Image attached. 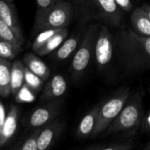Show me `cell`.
Segmentation results:
<instances>
[{"label": "cell", "mask_w": 150, "mask_h": 150, "mask_svg": "<svg viewBox=\"0 0 150 150\" xmlns=\"http://www.w3.org/2000/svg\"><path fill=\"white\" fill-rule=\"evenodd\" d=\"M23 62L25 66L33 74L41 78L44 82L50 76V69L35 53H27L24 55Z\"/></svg>", "instance_id": "15"}, {"label": "cell", "mask_w": 150, "mask_h": 150, "mask_svg": "<svg viewBox=\"0 0 150 150\" xmlns=\"http://www.w3.org/2000/svg\"><path fill=\"white\" fill-rule=\"evenodd\" d=\"M0 18L12 30L18 40L23 45L25 42V37L14 4L0 0Z\"/></svg>", "instance_id": "11"}, {"label": "cell", "mask_w": 150, "mask_h": 150, "mask_svg": "<svg viewBox=\"0 0 150 150\" xmlns=\"http://www.w3.org/2000/svg\"><path fill=\"white\" fill-rule=\"evenodd\" d=\"M33 91L30 90L25 84L23 85V87L20 89V91L18 92V94L15 96L17 101L19 102H30L33 99Z\"/></svg>", "instance_id": "27"}, {"label": "cell", "mask_w": 150, "mask_h": 150, "mask_svg": "<svg viewBox=\"0 0 150 150\" xmlns=\"http://www.w3.org/2000/svg\"><path fill=\"white\" fill-rule=\"evenodd\" d=\"M130 96V88L128 86H121L98 104V123L93 138L104 134L107 127L120 114Z\"/></svg>", "instance_id": "4"}, {"label": "cell", "mask_w": 150, "mask_h": 150, "mask_svg": "<svg viewBox=\"0 0 150 150\" xmlns=\"http://www.w3.org/2000/svg\"><path fill=\"white\" fill-rule=\"evenodd\" d=\"M142 7L143 8V10L146 11L148 17L150 19V4H144L143 5H142Z\"/></svg>", "instance_id": "31"}, {"label": "cell", "mask_w": 150, "mask_h": 150, "mask_svg": "<svg viewBox=\"0 0 150 150\" xmlns=\"http://www.w3.org/2000/svg\"><path fill=\"white\" fill-rule=\"evenodd\" d=\"M145 150H150V142L147 144L146 148H145Z\"/></svg>", "instance_id": "34"}, {"label": "cell", "mask_w": 150, "mask_h": 150, "mask_svg": "<svg viewBox=\"0 0 150 150\" xmlns=\"http://www.w3.org/2000/svg\"><path fill=\"white\" fill-rule=\"evenodd\" d=\"M18 53L16 51V49L13 47L12 45L0 39V57L1 58L12 62L16 60V57L18 56Z\"/></svg>", "instance_id": "25"}, {"label": "cell", "mask_w": 150, "mask_h": 150, "mask_svg": "<svg viewBox=\"0 0 150 150\" xmlns=\"http://www.w3.org/2000/svg\"><path fill=\"white\" fill-rule=\"evenodd\" d=\"M100 25L90 24L83 35L81 42L76 50L69 66L72 80L79 81L85 74L92 55H94L96 38Z\"/></svg>", "instance_id": "3"}, {"label": "cell", "mask_w": 150, "mask_h": 150, "mask_svg": "<svg viewBox=\"0 0 150 150\" xmlns=\"http://www.w3.org/2000/svg\"><path fill=\"white\" fill-rule=\"evenodd\" d=\"M36 1V12L33 23V29L40 24L47 12L59 1V0H35Z\"/></svg>", "instance_id": "21"}, {"label": "cell", "mask_w": 150, "mask_h": 150, "mask_svg": "<svg viewBox=\"0 0 150 150\" xmlns=\"http://www.w3.org/2000/svg\"><path fill=\"white\" fill-rule=\"evenodd\" d=\"M5 116H6V114L4 112V107L0 101V134H1V130H2V127H3L4 120H5Z\"/></svg>", "instance_id": "30"}, {"label": "cell", "mask_w": 150, "mask_h": 150, "mask_svg": "<svg viewBox=\"0 0 150 150\" xmlns=\"http://www.w3.org/2000/svg\"><path fill=\"white\" fill-rule=\"evenodd\" d=\"M67 90L68 83L66 78L61 74H55L44 85L40 96V102L46 103L60 99L64 96Z\"/></svg>", "instance_id": "10"}, {"label": "cell", "mask_w": 150, "mask_h": 150, "mask_svg": "<svg viewBox=\"0 0 150 150\" xmlns=\"http://www.w3.org/2000/svg\"><path fill=\"white\" fill-rule=\"evenodd\" d=\"M93 14L103 21L105 25L120 27L122 21V12L115 0H91Z\"/></svg>", "instance_id": "8"}, {"label": "cell", "mask_w": 150, "mask_h": 150, "mask_svg": "<svg viewBox=\"0 0 150 150\" xmlns=\"http://www.w3.org/2000/svg\"><path fill=\"white\" fill-rule=\"evenodd\" d=\"M101 148H102L101 146H96V147H92V148L89 149L88 150H100Z\"/></svg>", "instance_id": "33"}, {"label": "cell", "mask_w": 150, "mask_h": 150, "mask_svg": "<svg viewBox=\"0 0 150 150\" xmlns=\"http://www.w3.org/2000/svg\"><path fill=\"white\" fill-rule=\"evenodd\" d=\"M134 148V142L132 141L118 142L105 148H101L100 150H132Z\"/></svg>", "instance_id": "28"}, {"label": "cell", "mask_w": 150, "mask_h": 150, "mask_svg": "<svg viewBox=\"0 0 150 150\" xmlns=\"http://www.w3.org/2000/svg\"><path fill=\"white\" fill-rule=\"evenodd\" d=\"M11 61L0 57V97L7 98L11 93Z\"/></svg>", "instance_id": "19"}, {"label": "cell", "mask_w": 150, "mask_h": 150, "mask_svg": "<svg viewBox=\"0 0 150 150\" xmlns=\"http://www.w3.org/2000/svg\"><path fill=\"white\" fill-rule=\"evenodd\" d=\"M142 96L140 91L132 94L117 118L107 127L105 135L130 134L134 133L143 120Z\"/></svg>", "instance_id": "2"}, {"label": "cell", "mask_w": 150, "mask_h": 150, "mask_svg": "<svg viewBox=\"0 0 150 150\" xmlns=\"http://www.w3.org/2000/svg\"><path fill=\"white\" fill-rule=\"evenodd\" d=\"M114 48L120 65L127 73L150 69V37L123 27L114 37Z\"/></svg>", "instance_id": "1"}, {"label": "cell", "mask_w": 150, "mask_h": 150, "mask_svg": "<svg viewBox=\"0 0 150 150\" xmlns=\"http://www.w3.org/2000/svg\"><path fill=\"white\" fill-rule=\"evenodd\" d=\"M84 33L78 31L69 37H67L62 44L53 53V59L56 62H63L69 59L77 49Z\"/></svg>", "instance_id": "14"}, {"label": "cell", "mask_w": 150, "mask_h": 150, "mask_svg": "<svg viewBox=\"0 0 150 150\" xmlns=\"http://www.w3.org/2000/svg\"><path fill=\"white\" fill-rule=\"evenodd\" d=\"M115 2L121 11H130L133 9V4L131 0H115Z\"/></svg>", "instance_id": "29"}, {"label": "cell", "mask_w": 150, "mask_h": 150, "mask_svg": "<svg viewBox=\"0 0 150 150\" xmlns=\"http://www.w3.org/2000/svg\"><path fill=\"white\" fill-rule=\"evenodd\" d=\"M132 29L142 36L150 37V19L143 8L137 7L130 17Z\"/></svg>", "instance_id": "16"}, {"label": "cell", "mask_w": 150, "mask_h": 150, "mask_svg": "<svg viewBox=\"0 0 150 150\" xmlns=\"http://www.w3.org/2000/svg\"><path fill=\"white\" fill-rule=\"evenodd\" d=\"M114 40L107 25H99L94 49V58L100 73L107 72L111 67L114 54Z\"/></svg>", "instance_id": "5"}, {"label": "cell", "mask_w": 150, "mask_h": 150, "mask_svg": "<svg viewBox=\"0 0 150 150\" xmlns=\"http://www.w3.org/2000/svg\"><path fill=\"white\" fill-rule=\"evenodd\" d=\"M98 106L99 105H97L93 108H91L83 115V117L79 121L76 128L77 138L82 140L93 138L98 123Z\"/></svg>", "instance_id": "13"}, {"label": "cell", "mask_w": 150, "mask_h": 150, "mask_svg": "<svg viewBox=\"0 0 150 150\" xmlns=\"http://www.w3.org/2000/svg\"><path fill=\"white\" fill-rule=\"evenodd\" d=\"M25 64L19 60L11 62V93L16 96L25 84Z\"/></svg>", "instance_id": "17"}, {"label": "cell", "mask_w": 150, "mask_h": 150, "mask_svg": "<svg viewBox=\"0 0 150 150\" xmlns=\"http://www.w3.org/2000/svg\"><path fill=\"white\" fill-rule=\"evenodd\" d=\"M69 35V29L68 27L60 29L54 35H53L47 43L41 47L37 52H35L36 54L39 56H46L49 54H53L66 40V38Z\"/></svg>", "instance_id": "18"}, {"label": "cell", "mask_w": 150, "mask_h": 150, "mask_svg": "<svg viewBox=\"0 0 150 150\" xmlns=\"http://www.w3.org/2000/svg\"><path fill=\"white\" fill-rule=\"evenodd\" d=\"M59 30L60 29H46L39 32L32 43V49L33 53L37 52L41 47H43L47 43V41Z\"/></svg>", "instance_id": "23"}, {"label": "cell", "mask_w": 150, "mask_h": 150, "mask_svg": "<svg viewBox=\"0 0 150 150\" xmlns=\"http://www.w3.org/2000/svg\"><path fill=\"white\" fill-rule=\"evenodd\" d=\"M73 4L83 22L88 21L93 16L91 0H72Z\"/></svg>", "instance_id": "22"}, {"label": "cell", "mask_w": 150, "mask_h": 150, "mask_svg": "<svg viewBox=\"0 0 150 150\" xmlns=\"http://www.w3.org/2000/svg\"><path fill=\"white\" fill-rule=\"evenodd\" d=\"M74 15L72 4L66 0H59L45 15L40 24L33 29L39 33L46 29H62L68 27Z\"/></svg>", "instance_id": "6"}, {"label": "cell", "mask_w": 150, "mask_h": 150, "mask_svg": "<svg viewBox=\"0 0 150 150\" xmlns=\"http://www.w3.org/2000/svg\"><path fill=\"white\" fill-rule=\"evenodd\" d=\"M40 129L35 130L29 137H27L15 150H38L37 148V137Z\"/></svg>", "instance_id": "26"}, {"label": "cell", "mask_w": 150, "mask_h": 150, "mask_svg": "<svg viewBox=\"0 0 150 150\" xmlns=\"http://www.w3.org/2000/svg\"><path fill=\"white\" fill-rule=\"evenodd\" d=\"M65 127V122L62 119H55L49 124L40 129L37 137L38 150H49L61 135Z\"/></svg>", "instance_id": "9"}, {"label": "cell", "mask_w": 150, "mask_h": 150, "mask_svg": "<svg viewBox=\"0 0 150 150\" xmlns=\"http://www.w3.org/2000/svg\"><path fill=\"white\" fill-rule=\"evenodd\" d=\"M146 121H147V123H146V127H149V128L150 129V114L148 116V118H147Z\"/></svg>", "instance_id": "32"}, {"label": "cell", "mask_w": 150, "mask_h": 150, "mask_svg": "<svg viewBox=\"0 0 150 150\" xmlns=\"http://www.w3.org/2000/svg\"><path fill=\"white\" fill-rule=\"evenodd\" d=\"M44 83H45V82L41 78H40L38 76L33 74L32 71H30L25 67V84L30 90H32L33 92H38L44 87Z\"/></svg>", "instance_id": "24"}, {"label": "cell", "mask_w": 150, "mask_h": 150, "mask_svg": "<svg viewBox=\"0 0 150 150\" xmlns=\"http://www.w3.org/2000/svg\"><path fill=\"white\" fill-rule=\"evenodd\" d=\"M0 39L13 46L18 53L22 50V44L18 40L12 30L0 18Z\"/></svg>", "instance_id": "20"}, {"label": "cell", "mask_w": 150, "mask_h": 150, "mask_svg": "<svg viewBox=\"0 0 150 150\" xmlns=\"http://www.w3.org/2000/svg\"><path fill=\"white\" fill-rule=\"evenodd\" d=\"M19 108L15 105H11L0 134V148L4 147L15 134L19 118Z\"/></svg>", "instance_id": "12"}, {"label": "cell", "mask_w": 150, "mask_h": 150, "mask_svg": "<svg viewBox=\"0 0 150 150\" xmlns=\"http://www.w3.org/2000/svg\"><path fill=\"white\" fill-rule=\"evenodd\" d=\"M4 1H6V2H8V3H11V4H14L13 0H4Z\"/></svg>", "instance_id": "35"}, {"label": "cell", "mask_w": 150, "mask_h": 150, "mask_svg": "<svg viewBox=\"0 0 150 150\" xmlns=\"http://www.w3.org/2000/svg\"><path fill=\"white\" fill-rule=\"evenodd\" d=\"M62 101L61 99L44 103V105L36 107L28 116L26 126L29 128L38 130L49 124L58 118L62 112Z\"/></svg>", "instance_id": "7"}]
</instances>
